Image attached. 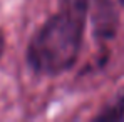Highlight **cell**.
<instances>
[{
    "label": "cell",
    "instance_id": "1",
    "mask_svg": "<svg viewBox=\"0 0 124 122\" xmlns=\"http://www.w3.org/2000/svg\"><path fill=\"white\" fill-rule=\"evenodd\" d=\"M84 19L62 8L32 39L27 59L39 74H61L76 62L82 42Z\"/></svg>",
    "mask_w": 124,
    "mask_h": 122
},
{
    "label": "cell",
    "instance_id": "2",
    "mask_svg": "<svg viewBox=\"0 0 124 122\" xmlns=\"http://www.w3.org/2000/svg\"><path fill=\"white\" fill-rule=\"evenodd\" d=\"M97 119H107V121H124V92L111 104L102 114L97 115Z\"/></svg>",
    "mask_w": 124,
    "mask_h": 122
},
{
    "label": "cell",
    "instance_id": "3",
    "mask_svg": "<svg viewBox=\"0 0 124 122\" xmlns=\"http://www.w3.org/2000/svg\"><path fill=\"white\" fill-rule=\"evenodd\" d=\"M91 5V0H64V10H69L79 17H85L87 14V8Z\"/></svg>",
    "mask_w": 124,
    "mask_h": 122
},
{
    "label": "cell",
    "instance_id": "4",
    "mask_svg": "<svg viewBox=\"0 0 124 122\" xmlns=\"http://www.w3.org/2000/svg\"><path fill=\"white\" fill-rule=\"evenodd\" d=\"M2 52H3V37H2V32H0V57H2Z\"/></svg>",
    "mask_w": 124,
    "mask_h": 122
},
{
    "label": "cell",
    "instance_id": "5",
    "mask_svg": "<svg viewBox=\"0 0 124 122\" xmlns=\"http://www.w3.org/2000/svg\"><path fill=\"white\" fill-rule=\"evenodd\" d=\"M119 2H121V3H123V5H124V0H119Z\"/></svg>",
    "mask_w": 124,
    "mask_h": 122
}]
</instances>
